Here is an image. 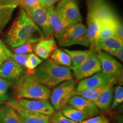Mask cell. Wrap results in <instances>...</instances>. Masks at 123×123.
Instances as JSON below:
<instances>
[{
	"mask_svg": "<svg viewBox=\"0 0 123 123\" xmlns=\"http://www.w3.org/2000/svg\"><path fill=\"white\" fill-rule=\"evenodd\" d=\"M49 123H78L71 120L64 116L62 111L55 112L54 114L50 116Z\"/></svg>",
	"mask_w": 123,
	"mask_h": 123,
	"instance_id": "obj_32",
	"label": "cell"
},
{
	"mask_svg": "<svg viewBox=\"0 0 123 123\" xmlns=\"http://www.w3.org/2000/svg\"><path fill=\"white\" fill-rule=\"evenodd\" d=\"M50 59L58 65L70 68L71 67V59L68 54L63 49L56 47L51 55Z\"/></svg>",
	"mask_w": 123,
	"mask_h": 123,
	"instance_id": "obj_24",
	"label": "cell"
},
{
	"mask_svg": "<svg viewBox=\"0 0 123 123\" xmlns=\"http://www.w3.org/2000/svg\"><path fill=\"white\" fill-rule=\"evenodd\" d=\"M61 0H39V2L41 5L46 7H50L53 6L54 4H56Z\"/></svg>",
	"mask_w": 123,
	"mask_h": 123,
	"instance_id": "obj_37",
	"label": "cell"
},
{
	"mask_svg": "<svg viewBox=\"0 0 123 123\" xmlns=\"http://www.w3.org/2000/svg\"><path fill=\"white\" fill-rule=\"evenodd\" d=\"M101 72L116 78L122 73L123 65L113 56L105 52L99 51L98 52Z\"/></svg>",
	"mask_w": 123,
	"mask_h": 123,
	"instance_id": "obj_12",
	"label": "cell"
},
{
	"mask_svg": "<svg viewBox=\"0 0 123 123\" xmlns=\"http://www.w3.org/2000/svg\"><path fill=\"white\" fill-rule=\"evenodd\" d=\"M12 84H13L12 81L0 78V103H1L8 100L9 96L7 92Z\"/></svg>",
	"mask_w": 123,
	"mask_h": 123,
	"instance_id": "obj_30",
	"label": "cell"
},
{
	"mask_svg": "<svg viewBox=\"0 0 123 123\" xmlns=\"http://www.w3.org/2000/svg\"><path fill=\"white\" fill-rule=\"evenodd\" d=\"M57 47V42L54 37L40 40L34 46V53L38 57L46 61L50 58L51 55Z\"/></svg>",
	"mask_w": 123,
	"mask_h": 123,
	"instance_id": "obj_15",
	"label": "cell"
},
{
	"mask_svg": "<svg viewBox=\"0 0 123 123\" xmlns=\"http://www.w3.org/2000/svg\"><path fill=\"white\" fill-rule=\"evenodd\" d=\"M63 50L70 55L71 59L72 64L71 67H70L71 70L79 67L88 59L93 51H96L91 49L87 50H70L66 49H63Z\"/></svg>",
	"mask_w": 123,
	"mask_h": 123,
	"instance_id": "obj_19",
	"label": "cell"
},
{
	"mask_svg": "<svg viewBox=\"0 0 123 123\" xmlns=\"http://www.w3.org/2000/svg\"><path fill=\"white\" fill-rule=\"evenodd\" d=\"M6 104L17 111L52 116L55 113L53 106L47 100H38L26 99H12L8 100Z\"/></svg>",
	"mask_w": 123,
	"mask_h": 123,
	"instance_id": "obj_4",
	"label": "cell"
},
{
	"mask_svg": "<svg viewBox=\"0 0 123 123\" xmlns=\"http://www.w3.org/2000/svg\"><path fill=\"white\" fill-rule=\"evenodd\" d=\"M47 12H48L50 26L53 31L54 36L57 42L61 38L62 35H63L66 29L70 25L64 22L63 20L60 17L56 11L55 7L54 6L48 7Z\"/></svg>",
	"mask_w": 123,
	"mask_h": 123,
	"instance_id": "obj_16",
	"label": "cell"
},
{
	"mask_svg": "<svg viewBox=\"0 0 123 123\" xmlns=\"http://www.w3.org/2000/svg\"><path fill=\"white\" fill-rule=\"evenodd\" d=\"M123 101V87L121 86H118L113 89V96L112 99L111 109L116 108L122 104Z\"/></svg>",
	"mask_w": 123,
	"mask_h": 123,
	"instance_id": "obj_31",
	"label": "cell"
},
{
	"mask_svg": "<svg viewBox=\"0 0 123 123\" xmlns=\"http://www.w3.org/2000/svg\"><path fill=\"white\" fill-rule=\"evenodd\" d=\"M76 81L73 78L56 86L51 92L50 101L55 112L61 111L75 96Z\"/></svg>",
	"mask_w": 123,
	"mask_h": 123,
	"instance_id": "obj_5",
	"label": "cell"
},
{
	"mask_svg": "<svg viewBox=\"0 0 123 123\" xmlns=\"http://www.w3.org/2000/svg\"><path fill=\"white\" fill-rule=\"evenodd\" d=\"M32 75L39 83L50 89L73 78L70 68L58 65L50 58L38 66Z\"/></svg>",
	"mask_w": 123,
	"mask_h": 123,
	"instance_id": "obj_2",
	"label": "cell"
},
{
	"mask_svg": "<svg viewBox=\"0 0 123 123\" xmlns=\"http://www.w3.org/2000/svg\"><path fill=\"white\" fill-rule=\"evenodd\" d=\"M115 36L123 41V23L120 18L116 17L114 19Z\"/></svg>",
	"mask_w": 123,
	"mask_h": 123,
	"instance_id": "obj_34",
	"label": "cell"
},
{
	"mask_svg": "<svg viewBox=\"0 0 123 123\" xmlns=\"http://www.w3.org/2000/svg\"><path fill=\"white\" fill-rule=\"evenodd\" d=\"M43 62L42 59L38 57L34 53L29 54L26 66V73L29 74H33L34 71L38 66H39Z\"/></svg>",
	"mask_w": 123,
	"mask_h": 123,
	"instance_id": "obj_28",
	"label": "cell"
},
{
	"mask_svg": "<svg viewBox=\"0 0 123 123\" xmlns=\"http://www.w3.org/2000/svg\"><path fill=\"white\" fill-rule=\"evenodd\" d=\"M55 9L60 17L69 25L82 22V16L76 0H61Z\"/></svg>",
	"mask_w": 123,
	"mask_h": 123,
	"instance_id": "obj_8",
	"label": "cell"
},
{
	"mask_svg": "<svg viewBox=\"0 0 123 123\" xmlns=\"http://www.w3.org/2000/svg\"><path fill=\"white\" fill-rule=\"evenodd\" d=\"M116 78L105 74L103 72L96 74L79 81L76 87L75 92H80L86 89L95 88L109 84H114Z\"/></svg>",
	"mask_w": 123,
	"mask_h": 123,
	"instance_id": "obj_11",
	"label": "cell"
},
{
	"mask_svg": "<svg viewBox=\"0 0 123 123\" xmlns=\"http://www.w3.org/2000/svg\"><path fill=\"white\" fill-rule=\"evenodd\" d=\"M0 123H21L17 112L7 104L0 106Z\"/></svg>",
	"mask_w": 123,
	"mask_h": 123,
	"instance_id": "obj_20",
	"label": "cell"
},
{
	"mask_svg": "<svg viewBox=\"0 0 123 123\" xmlns=\"http://www.w3.org/2000/svg\"><path fill=\"white\" fill-rule=\"evenodd\" d=\"M29 54H12L10 59L13 60L15 62L20 64L25 68H26L27 59H28Z\"/></svg>",
	"mask_w": 123,
	"mask_h": 123,
	"instance_id": "obj_35",
	"label": "cell"
},
{
	"mask_svg": "<svg viewBox=\"0 0 123 123\" xmlns=\"http://www.w3.org/2000/svg\"><path fill=\"white\" fill-rule=\"evenodd\" d=\"M87 24L86 27L90 42V49L96 51L97 43L99 39L100 22L93 15L87 13Z\"/></svg>",
	"mask_w": 123,
	"mask_h": 123,
	"instance_id": "obj_17",
	"label": "cell"
},
{
	"mask_svg": "<svg viewBox=\"0 0 123 123\" xmlns=\"http://www.w3.org/2000/svg\"><path fill=\"white\" fill-rule=\"evenodd\" d=\"M68 104L76 110L83 112L88 118L98 116L100 112V110L94 103L78 95L73 96L69 100Z\"/></svg>",
	"mask_w": 123,
	"mask_h": 123,
	"instance_id": "obj_14",
	"label": "cell"
},
{
	"mask_svg": "<svg viewBox=\"0 0 123 123\" xmlns=\"http://www.w3.org/2000/svg\"><path fill=\"white\" fill-rule=\"evenodd\" d=\"M113 96V88L111 86L100 95L94 103L99 110L107 111L111 105Z\"/></svg>",
	"mask_w": 123,
	"mask_h": 123,
	"instance_id": "obj_23",
	"label": "cell"
},
{
	"mask_svg": "<svg viewBox=\"0 0 123 123\" xmlns=\"http://www.w3.org/2000/svg\"><path fill=\"white\" fill-rule=\"evenodd\" d=\"M61 111L66 117L78 123H81L85 120L89 119L83 112L72 107L68 104H67Z\"/></svg>",
	"mask_w": 123,
	"mask_h": 123,
	"instance_id": "obj_26",
	"label": "cell"
},
{
	"mask_svg": "<svg viewBox=\"0 0 123 123\" xmlns=\"http://www.w3.org/2000/svg\"><path fill=\"white\" fill-rule=\"evenodd\" d=\"M88 13L92 14L100 22L113 19L117 16L110 5L105 0H88Z\"/></svg>",
	"mask_w": 123,
	"mask_h": 123,
	"instance_id": "obj_10",
	"label": "cell"
},
{
	"mask_svg": "<svg viewBox=\"0 0 123 123\" xmlns=\"http://www.w3.org/2000/svg\"><path fill=\"white\" fill-rule=\"evenodd\" d=\"M113 84H109L105 86H100V87H95V88L86 89L80 92H75V96L78 95L94 103L103 92L108 88L109 87L113 86Z\"/></svg>",
	"mask_w": 123,
	"mask_h": 123,
	"instance_id": "obj_25",
	"label": "cell"
},
{
	"mask_svg": "<svg viewBox=\"0 0 123 123\" xmlns=\"http://www.w3.org/2000/svg\"><path fill=\"white\" fill-rule=\"evenodd\" d=\"M17 6L18 5L16 4L0 5V34L11 20L13 12Z\"/></svg>",
	"mask_w": 123,
	"mask_h": 123,
	"instance_id": "obj_22",
	"label": "cell"
},
{
	"mask_svg": "<svg viewBox=\"0 0 123 123\" xmlns=\"http://www.w3.org/2000/svg\"><path fill=\"white\" fill-rule=\"evenodd\" d=\"M61 47L80 45L90 47L87 27L82 22L70 25L66 29L57 42Z\"/></svg>",
	"mask_w": 123,
	"mask_h": 123,
	"instance_id": "obj_6",
	"label": "cell"
},
{
	"mask_svg": "<svg viewBox=\"0 0 123 123\" xmlns=\"http://www.w3.org/2000/svg\"><path fill=\"white\" fill-rule=\"evenodd\" d=\"M44 37L42 31L29 17L21 7L5 35V42L12 49L22 45L28 41L37 43Z\"/></svg>",
	"mask_w": 123,
	"mask_h": 123,
	"instance_id": "obj_1",
	"label": "cell"
},
{
	"mask_svg": "<svg viewBox=\"0 0 123 123\" xmlns=\"http://www.w3.org/2000/svg\"><path fill=\"white\" fill-rule=\"evenodd\" d=\"M111 55H112L114 57H116L117 59H118L120 61L123 62V46L121 47L120 49L119 50L116 51L113 53L111 54Z\"/></svg>",
	"mask_w": 123,
	"mask_h": 123,
	"instance_id": "obj_38",
	"label": "cell"
},
{
	"mask_svg": "<svg viewBox=\"0 0 123 123\" xmlns=\"http://www.w3.org/2000/svg\"><path fill=\"white\" fill-rule=\"evenodd\" d=\"M22 7L31 21L41 29L44 38H49L54 36L53 31L49 21L47 7L43 6L40 3L31 6Z\"/></svg>",
	"mask_w": 123,
	"mask_h": 123,
	"instance_id": "obj_7",
	"label": "cell"
},
{
	"mask_svg": "<svg viewBox=\"0 0 123 123\" xmlns=\"http://www.w3.org/2000/svg\"><path fill=\"white\" fill-rule=\"evenodd\" d=\"M71 71L75 81H80L101 72L100 62L98 53L93 51L84 63Z\"/></svg>",
	"mask_w": 123,
	"mask_h": 123,
	"instance_id": "obj_9",
	"label": "cell"
},
{
	"mask_svg": "<svg viewBox=\"0 0 123 123\" xmlns=\"http://www.w3.org/2000/svg\"><path fill=\"white\" fill-rule=\"evenodd\" d=\"M14 88L17 99L47 100L51 92L50 88L39 83L33 75L27 73L17 80Z\"/></svg>",
	"mask_w": 123,
	"mask_h": 123,
	"instance_id": "obj_3",
	"label": "cell"
},
{
	"mask_svg": "<svg viewBox=\"0 0 123 123\" xmlns=\"http://www.w3.org/2000/svg\"><path fill=\"white\" fill-rule=\"evenodd\" d=\"M123 46V41L118 39L115 36H113L98 41L96 51L98 53L99 51H102L111 55Z\"/></svg>",
	"mask_w": 123,
	"mask_h": 123,
	"instance_id": "obj_18",
	"label": "cell"
},
{
	"mask_svg": "<svg viewBox=\"0 0 123 123\" xmlns=\"http://www.w3.org/2000/svg\"><path fill=\"white\" fill-rule=\"evenodd\" d=\"M115 19L105 20V21L100 22V30L98 41L115 36Z\"/></svg>",
	"mask_w": 123,
	"mask_h": 123,
	"instance_id": "obj_27",
	"label": "cell"
},
{
	"mask_svg": "<svg viewBox=\"0 0 123 123\" xmlns=\"http://www.w3.org/2000/svg\"><path fill=\"white\" fill-rule=\"evenodd\" d=\"M81 123H109L108 120L102 116H96L85 120Z\"/></svg>",
	"mask_w": 123,
	"mask_h": 123,
	"instance_id": "obj_36",
	"label": "cell"
},
{
	"mask_svg": "<svg viewBox=\"0 0 123 123\" xmlns=\"http://www.w3.org/2000/svg\"><path fill=\"white\" fill-rule=\"evenodd\" d=\"M15 111L19 117L21 123H49L50 122V116L30 113L19 110Z\"/></svg>",
	"mask_w": 123,
	"mask_h": 123,
	"instance_id": "obj_21",
	"label": "cell"
},
{
	"mask_svg": "<svg viewBox=\"0 0 123 123\" xmlns=\"http://www.w3.org/2000/svg\"><path fill=\"white\" fill-rule=\"evenodd\" d=\"M26 73V70L11 59L0 64V78L17 81Z\"/></svg>",
	"mask_w": 123,
	"mask_h": 123,
	"instance_id": "obj_13",
	"label": "cell"
},
{
	"mask_svg": "<svg viewBox=\"0 0 123 123\" xmlns=\"http://www.w3.org/2000/svg\"><path fill=\"white\" fill-rule=\"evenodd\" d=\"M35 43L36 42L28 41L16 48L12 49V51L16 54H30L34 53Z\"/></svg>",
	"mask_w": 123,
	"mask_h": 123,
	"instance_id": "obj_29",
	"label": "cell"
},
{
	"mask_svg": "<svg viewBox=\"0 0 123 123\" xmlns=\"http://www.w3.org/2000/svg\"><path fill=\"white\" fill-rule=\"evenodd\" d=\"M12 53L5 43L0 39V64L11 58Z\"/></svg>",
	"mask_w": 123,
	"mask_h": 123,
	"instance_id": "obj_33",
	"label": "cell"
}]
</instances>
